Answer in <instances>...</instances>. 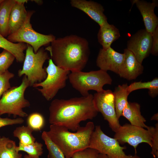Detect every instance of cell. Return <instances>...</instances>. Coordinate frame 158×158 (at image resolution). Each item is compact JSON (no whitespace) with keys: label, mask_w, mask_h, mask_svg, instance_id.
Instances as JSON below:
<instances>
[{"label":"cell","mask_w":158,"mask_h":158,"mask_svg":"<svg viewBox=\"0 0 158 158\" xmlns=\"http://www.w3.org/2000/svg\"><path fill=\"white\" fill-rule=\"evenodd\" d=\"M49 111L51 124L63 126L73 131L80 127L81 122L92 119L98 112L91 94L68 99H55L50 103Z\"/></svg>","instance_id":"cell-1"},{"label":"cell","mask_w":158,"mask_h":158,"mask_svg":"<svg viewBox=\"0 0 158 158\" xmlns=\"http://www.w3.org/2000/svg\"><path fill=\"white\" fill-rule=\"evenodd\" d=\"M45 49L55 65L70 72L82 71L90 53L87 40L74 35L56 39Z\"/></svg>","instance_id":"cell-2"},{"label":"cell","mask_w":158,"mask_h":158,"mask_svg":"<svg viewBox=\"0 0 158 158\" xmlns=\"http://www.w3.org/2000/svg\"><path fill=\"white\" fill-rule=\"evenodd\" d=\"M95 128L93 122H87L75 132H71L65 127L51 124L46 131L51 140L60 149L65 158H71L75 152L89 147L90 139Z\"/></svg>","instance_id":"cell-3"},{"label":"cell","mask_w":158,"mask_h":158,"mask_svg":"<svg viewBox=\"0 0 158 158\" xmlns=\"http://www.w3.org/2000/svg\"><path fill=\"white\" fill-rule=\"evenodd\" d=\"M68 79L72 87L83 96L88 95L89 91H102L106 84L111 85L112 80L107 72L99 69L88 72H70Z\"/></svg>","instance_id":"cell-4"},{"label":"cell","mask_w":158,"mask_h":158,"mask_svg":"<svg viewBox=\"0 0 158 158\" xmlns=\"http://www.w3.org/2000/svg\"><path fill=\"white\" fill-rule=\"evenodd\" d=\"M29 86V83L24 75L19 86L11 87L5 92L0 99V115L7 114L21 118L28 116L23 109L30 105L24 97L25 91Z\"/></svg>","instance_id":"cell-5"},{"label":"cell","mask_w":158,"mask_h":158,"mask_svg":"<svg viewBox=\"0 0 158 158\" xmlns=\"http://www.w3.org/2000/svg\"><path fill=\"white\" fill-rule=\"evenodd\" d=\"M50 59L47 52L43 47L35 53L32 47L27 44L23 67L18 71V75L19 77L25 75L30 86L41 82L47 76L45 68H43L44 64Z\"/></svg>","instance_id":"cell-6"},{"label":"cell","mask_w":158,"mask_h":158,"mask_svg":"<svg viewBox=\"0 0 158 158\" xmlns=\"http://www.w3.org/2000/svg\"><path fill=\"white\" fill-rule=\"evenodd\" d=\"M47 73L46 78L41 82L34 84L32 87L38 91L47 101L52 99L59 90L66 87L68 79L69 71L63 69L55 65L50 58L48 64L45 67Z\"/></svg>","instance_id":"cell-7"},{"label":"cell","mask_w":158,"mask_h":158,"mask_svg":"<svg viewBox=\"0 0 158 158\" xmlns=\"http://www.w3.org/2000/svg\"><path fill=\"white\" fill-rule=\"evenodd\" d=\"M34 12L33 10L28 11L27 18L23 25L9 35L6 39L13 43H24L29 44L36 53L40 48L49 44L56 38L53 35L43 34L33 29L30 23V19Z\"/></svg>","instance_id":"cell-8"},{"label":"cell","mask_w":158,"mask_h":158,"mask_svg":"<svg viewBox=\"0 0 158 158\" xmlns=\"http://www.w3.org/2000/svg\"><path fill=\"white\" fill-rule=\"evenodd\" d=\"M89 147L97 150L99 153L105 154L109 158H141L136 154L126 155L123 151L126 147L121 146L115 138L105 134L99 125L95 126Z\"/></svg>","instance_id":"cell-9"},{"label":"cell","mask_w":158,"mask_h":158,"mask_svg":"<svg viewBox=\"0 0 158 158\" xmlns=\"http://www.w3.org/2000/svg\"><path fill=\"white\" fill-rule=\"evenodd\" d=\"M115 133L114 138L120 144L127 143L133 147L135 154L137 153V148L140 143H146L151 147L152 134L149 126L146 129L126 123L121 126Z\"/></svg>","instance_id":"cell-10"},{"label":"cell","mask_w":158,"mask_h":158,"mask_svg":"<svg viewBox=\"0 0 158 158\" xmlns=\"http://www.w3.org/2000/svg\"><path fill=\"white\" fill-rule=\"evenodd\" d=\"M93 97L98 112L102 114L112 130L115 132L121 125L116 117L113 92L110 90H104L95 93Z\"/></svg>","instance_id":"cell-11"},{"label":"cell","mask_w":158,"mask_h":158,"mask_svg":"<svg viewBox=\"0 0 158 158\" xmlns=\"http://www.w3.org/2000/svg\"><path fill=\"white\" fill-rule=\"evenodd\" d=\"M152 41V34L145 29H141L131 36L127 42L126 48L142 64L144 59L150 54Z\"/></svg>","instance_id":"cell-12"},{"label":"cell","mask_w":158,"mask_h":158,"mask_svg":"<svg viewBox=\"0 0 158 158\" xmlns=\"http://www.w3.org/2000/svg\"><path fill=\"white\" fill-rule=\"evenodd\" d=\"M124 57V53L117 52L111 47L106 50L101 48L97 58L96 65L100 70L110 71L118 74Z\"/></svg>","instance_id":"cell-13"},{"label":"cell","mask_w":158,"mask_h":158,"mask_svg":"<svg viewBox=\"0 0 158 158\" xmlns=\"http://www.w3.org/2000/svg\"><path fill=\"white\" fill-rule=\"evenodd\" d=\"M71 6L83 11L100 26L107 21L104 9L100 4L86 0H71Z\"/></svg>","instance_id":"cell-14"},{"label":"cell","mask_w":158,"mask_h":158,"mask_svg":"<svg viewBox=\"0 0 158 158\" xmlns=\"http://www.w3.org/2000/svg\"><path fill=\"white\" fill-rule=\"evenodd\" d=\"M123 53L124 60L118 75L128 80H135L143 73L144 67L133 53L127 48L124 49Z\"/></svg>","instance_id":"cell-15"},{"label":"cell","mask_w":158,"mask_h":158,"mask_svg":"<svg viewBox=\"0 0 158 158\" xmlns=\"http://www.w3.org/2000/svg\"><path fill=\"white\" fill-rule=\"evenodd\" d=\"M135 4L143 18L146 30L151 34L158 26V18L154 12L155 8L158 6L157 0L147 2L144 0H135Z\"/></svg>","instance_id":"cell-16"},{"label":"cell","mask_w":158,"mask_h":158,"mask_svg":"<svg viewBox=\"0 0 158 158\" xmlns=\"http://www.w3.org/2000/svg\"><path fill=\"white\" fill-rule=\"evenodd\" d=\"M120 36L119 30L107 21L100 26L97 34L98 42L102 46V48L104 50L111 47V44Z\"/></svg>","instance_id":"cell-17"},{"label":"cell","mask_w":158,"mask_h":158,"mask_svg":"<svg viewBox=\"0 0 158 158\" xmlns=\"http://www.w3.org/2000/svg\"><path fill=\"white\" fill-rule=\"evenodd\" d=\"M28 14L24 4L16 2L11 10L8 21L9 35L19 29L25 23Z\"/></svg>","instance_id":"cell-18"},{"label":"cell","mask_w":158,"mask_h":158,"mask_svg":"<svg viewBox=\"0 0 158 158\" xmlns=\"http://www.w3.org/2000/svg\"><path fill=\"white\" fill-rule=\"evenodd\" d=\"M122 116L127 119L132 125L147 128L146 120L141 115L140 105L138 103L128 102L123 109Z\"/></svg>","instance_id":"cell-19"},{"label":"cell","mask_w":158,"mask_h":158,"mask_svg":"<svg viewBox=\"0 0 158 158\" xmlns=\"http://www.w3.org/2000/svg\"><path fill=\"white\" fill-rule=\"evenodd\" d=\"M27 44L24 43L12 42L0 34V48L3 49L13 54L17 62H23L25 57L24 51Z\"/></svg>","instance_id":"cell-20"},{"label":"cell","mask_w":158,"mask_h":158,"mask_svg":"<svg viewBox=\"0 0 158 158\" xmlns=\"http://www.w3.org/2000/svg\"><path fill=\"white\" fill-rule=\"evenodd\" d=\"M15 0H0V34L5 37L9 35L8 23Z\"/></svg>","instance_id":"cell-21"},{"label":"cell","mask_w":158,"mask_h":158,"mask_svg":"<svg viewBox=\"0 0 158 158\" xmlns=\"http://www.w3.org/2000/svg\"><path fill=\"white\" fill-rule=\"evenodd\" d=\"M127 83L119 85L113 92L116 117L119 120L122 116L123 111L128 102V97L130 94L127 90Z\"/></svg>","instance_id":"cell-22"},{"label":"cell","mask_w":158,"mask_h":158,"mask_svg":"<svg viewBox=\"0 0 158 158\" xmlns=\"http://www.w3.org/2000/svg\"><path fill=\"white\" fill-rule=\"evenodd\" d=\"M16 142L9 138H0V158H22V155L17 150Z\"/></svg>","instance_id":"cell-23"},{"label":"cell","mask_w":158,"mask_h":158,"mask_svg":"<svg viewBox=\"0 0 158 158\" xmlns=\"http://www.w3.org/2000/svg\"><path fill=\"white\" fill-rule=\"evenodd\" d=\"M141 89H148L149 95L152 98L158 95V78H154L151 81L133 82L128 86L127 90L129 94L135 90Z\"/></svg>","instance_id":"cell-24"},{"label":"cell","mask_w":158,"mask_h":158,"mask_svg":"<svg viewBox=\"0 0 158 158\" xmlns=\"http://www.w3.org/2000/svg\"><path fill=\"white\" fill-rule=\"evenodd\" d=\"M33 131L28 126H23L16 128L13 134L14 137L18 139L19 143L27 145L35 141L36 139L32 134Z\"/></svg>","instance_id":"cell-25"},{"label":"cell","mask_w":158,"mask_h":158,"mask_svg":"<svg viewBox=\"0 0 158 158\" xmlns=\"http://www.w3.org/2000/svg\"><path fill=\"white\" fill-rule=\"evenodd\" d=\"M43 144L37 141L29 144L19 143L17 147L18 152L23 151L33 158H40L43 153Z\"/></svg>","instance_id":"cell-26"},{"label":"cell","mask_w":158,"mask_h":158,"mask_svg":"<svg viewBox=\"0 0 158 158\" xmlns=\"http://www.w3.org/2000/svg\"><path fill=\"white\" fill-rule=\"evenodd\" d=\"M41 138L48 151V158H65L62 151L49 138L46 131L43 132Z\"/></svg>","instance_id":"cell-27"},{"label":"cell","mask_w":158,"mask_h":158,"mask_svg":"<svg viewBox=\"0 0 158 158\" xmlns=\"http://www.w3.org/2000/svg\"><path fill=\"white\" fill-rule=\"evenodd\" d=\"M27 123V126L33 131H39L44 127L45 120L42 114L38 112H35L31 113L28 116Z\"/></svg>","instance_id":"cell-28"},{"label":"cell","mask_w":158,"mask_h":158,"mask_svg":"<svg viewBox=\"0 0 158 158\" xmlns=\"http://www.w3.org/2000/svg\"><path fill=\"white\" fill-rule=\"evenodd\" d=\"M15 59V57L13 54L3 49L2 51L0 53V74L8 70Z\"/></svg>","instance_id":"cell-29"},{"label":"cell","mask_w":158,"mask_h":158,"mask_svg":"<svg viewBox=\"0 0 158 158\" xmlns=\"http://www.w3.org/2000/svg\"><path fill=\"white\" fill-rule=\"evenodd\" d=\"M14 76V74L8 70L0 74V99L3 94L11 88L9 80Z\"/></svg>","instance_id":"cell-30"},{"label":"cell","mask_w":158,"mask_h":158,"mask_svg":"<svg viewBox=\"0 0 158 158\" xmlns=\"http://www.w3.org/2000/svg\"><path fill=\"white\" fill-rule=\"evenodd\" d=\"M152 134V151L151 154L154 158H158V123L155 126H150Z\"/></svg>","instance_id":"cell-31"},{"label":"cell","mask_w":158,"mask_h":158,"mask_svg":"<svg viewBox=\"0 0 158 158\" xmlns=\"http://www.w3.org/2000/svg\"><path fill=\"white\" fill-rule=\"evenodd\" d=\"M99 153L97 150L88 147L75 153L71 158H97Z\"/></svg>","instance_id":"cell-32"},{"label":"cell","mask_w":158,"mask_h":158,"mask_svg":"<svg viewBox=\"0 0 158 158\" xmlns=\"http://www.w3.org/2000/svg\"><path fill=\"white\" fill-rule=\"evenodd\" d=\"M0 115V128L9 125L20 124L24 122V120L21 117L12 119L8 118H3Z\"/></svg>","instance_id":"cell-33"},{"label":"cell","mask_w":158,"mask_h":158,"mask_svg":"<svg viewBox=\"0 0 158 158\" xmlns=\"http://www.w3.org/2000/svg\"><path fill=\"white\" fill-rule=\"evenodd\" d=\"M152 41L150 54L154 56L158 55V26L152 33Z\"/></svg>","instance_id":"cell-34"},{"label":"cell","mask_w":158,"mask_h":158,"mask_svg":"<svg viewBox=\"0 0 158 158\" xmlns=\"http://www.w3.org/2000/svg\"><path fill=\"white\" fill-rule=\"evenodd\" d=\"M15 2L20 4H24L25 3L28 2V0H15Z\"/></svg>","instance_id":"cell-35"},{"label":"cell","mask_w":158,"mask_h":158,"mask_svg":"<svg viewBox=\"0 0 158 158\" xmlns=\"http://www.w3.org/2000/svg\"><path fill=\"white\" fill-rule=\"evenodd\" d=\"M32 1L35 2V3L39 5H42L43 3V1L41 0H31Z\"/></svg>","instance_id":"cell-36"},{"label":"cell","mask_w":158,"mask_h":158,"mask_svg":"<svg viewBox=\"0 0 158 158\" xmlns=\"http://www.w3.org/2000/svg\"><path fill=\"white\" fill-rule=\"evenodd\" d=\"M151 120H156L158 121V113L154 114L151 118Z\"/></svg>","instance_id":"cell-37"},{"label":"cell","mask_w":158,"mask_h":158,"mask_svg":"<svg viewBox=\"0 0 158 158\" xmlns=\"http://www.w3.org/2000/svg\"><path fill=\"white\" fill-rule=\"evenodd\" d=\"M97 158H109L106 155L99 153L97 157Z\"/></svg>","instance_id":"cell-38"},{"label":"cell","mask_w":158,"mask_h":158,"mask_svg":"<svg viewBox=\"0 0 158 158\" xmlns=\"http://www.w3.org/2000/svg\"><path fill=\"white\" fill-rule=\"evenodd\" d=\"M24 158H33L28 154H25L24 156Z\"/></svg>","instance_id":"cell-39"},{"label":"cell","mask_w":158,"mask_h":158,"mask_svg":"<svg viewBox=\"0 0 158 158\" xmlns=\"http://www.w3.org/2000/svg\"><path fill=\"white\" fill-rule=\"evenodd\" d=\"M1 136H0V138H1Z\"/></svg>","instance_id":"cell-40"}]
</instances>
